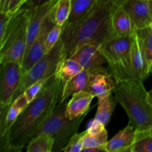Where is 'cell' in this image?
<instances>
[{
  "mask_svg": "<svg viewBox=\"0 0 152 152\" xmlns=\"http://www.w3.org/2000/svg\"><path fill=\"white\" fill-rule=\"evenodd\" d=\"M131 61L134 77L144 81L151 71L145 57L143 38L138 31L133 37L131 48Z\"/></svg>",
  "mask_w": 152,
  "mask_h": 152,
  "instance_id": "obj_13",
  "label": "cell"
},
{
  "mask_svg": "<svg viewBox=\"0 0 152 152\" xmlns=\"http://www.w3.org/2000/svg\"><path fill=\"white\" fill-rule=\"evenodd\" d=\"M101 151H103L99 148H88L83 150L82 152H101Z\"/></svg>",
  "mask_w": 152,
  "mask_h": 152,
  "instance_id": "obj_36",
  "label": "cell"
},
{
  "mask_svg": "<svg viewBox=\"0 0 152 152\" xmlns=\"http://www.w3.org/2000/svg\"><path fill=\"white\" fill-rule=\"evenodd\" d=\"M52 77H53V76H52ZM51 77L37 80L35 83L31 84V86H30V87H28V88L25 91V92H24L23 94L25 96V97H26V99H28L29 103L31 102H32V101L39 94L40 92L42 91V89L44 88L45 85L47 84V83L50 80V79L51 78Z\"/></svg>",
  "mask_w": 152,
  "mask_h": 152,
  "instance_id": "obj_29",
  "label": "cell"
},
{
  "mask_svg": "<svg viewBox=\"0 0 152 152\" xmlns=\"http://www.w3.org/2000/svg\"><path fill=\"white\" fill-rule=\"evenodd\" d=\"M102 43L92 42L79 48L70 58L77 60L83 69L92 71L104 66L106 59L102 51Z\"/></svg>",
  "mask_w": 152,
  "mask_h": 152,
  "instance_id": "obj_10",
  "label": "cell"
},
{
  "mask_svg": "<svg viewBox=\"0 0 152 152\" xmlns=\"http://www.w3.org/2000/svg\"><path fill=\"white\" fill-rule=\"evenodd\" d=\"M29 102L24 94L19 95L11 103L7 110L4 118L0 121V132L1 138H3L9 132L13 125L18 119L24 110L26 108Z\"/></svg>",
  "mask_w": 152,
  "mask_h": 152,
  "instance_id": "obj_18",
  "label": "cell"
},
{
  "mask_svg": "<svg viewBox=\"0 0 152 152\" xmlns=\"http://www.w3.org/2000/svg\"><path fill=\"white\" fill-rule=\"evenodd\" d=\"M150 133H151V134L152 135V127H151V129L150 130Z\"/></svg>",
  "mask_w": 152,
  "mask_h": 152,
  "instance_id": "obj_38",
  "label": "cell"
},
{
  "mask_svg": "<svg viewBox=\"0 0 152 152\" xmlns=\"http://www.w3.org/2000/svg\"><path fill=\"white\" fill-rule=\"evenodd\" d=\"M114 92L135 130L149 132L152 127V105L148 100V91L143 81L137 78L124 80L117 83Z\"/></svg>",
  "mask_w": 152,
  "mask_h": 152,
  "instance_id": "obj_3",
  "label": "cell"
},
{
  "mask_svg": "<svg viewBox=\"0 0 152 152\" xmlns=\"http://www.w3.org/2000/svg\"><path fill=\"white\" fill-rule=\"evenodd\" d=\"M68 102L66 100L60 103L59 102V105L55 107L53 112L39 128L33 137L34 138L42 133L50 134L54 140L53 152L62 151L70 139L77 133L82 122L88 114H84L74 120L68 118L65 115Z\"/></svg>",
  "mask_w": 152,
  "mask_h": 152,
  "instance_id": "obj_5",
  "label": "cell"
},
{
  "mask_svg": "<svg viewBox=\"0 0 152 152\" xmlns=\"http://www.w3.org/2000/svg\"><path fill=\"white\" fill-rule=\"evenodd\" d=\"M88 75L89 71L83 69L80 74L73 77L66 84L62 86L60 99H59V103L64 102V101H66L68 97L77 92L86 91Z\"/></svg>",
  "mask_w": 152,
  "mask_h": 152,
  "instance_id": "obj_19",
  "label": "cell"
},
{
  "mask_svg": "<svg viewBox=\"0 0 152 152\" xmlns=\"http://www.w3.org/2000/svg\"><path fill=\"white\" fill-rule=\"evenodd\" d=\"M133 37H114L102 45V51L117 83L135 78L131 61Z\"/></svg>",
  "mask_w": 152,
  "mask_h": 152,
  "instance_id": "obj_6",
  "label": "cell"
},
{
  "mask_svg": "<svg viewBox=\"0 0 152 152\" xmlns=\"http://www.w3.org/2000/svg\"><path fill=\"white\" fill-rule=\"evenodd\" d=\"M71 12L65 24L74 22L87 14L96 4L97 0H71Z\"/></svg>",
  "mask_w": 152,
  "mask_h": 152,
  "instance_id": "obj_23",
  "label": "cell"
},
{
  "mask_svg": "<svg viewBox=\"0 0 152 152\" xmlns=\"http://www.w3.org/2000/svg\"><path fill=\"white\" fill-rule=\"evenodd\" d=\"M111 26L115 37H133L137 32L123 5L117 6L111 10Z\"/></svg>",
  "mask_w": 152,
  "mask_h": 152,
  "instance_id": "obj_15",
  "label": "cell"
},
{
  "mask_svg": "<svg viewBox=\"0 0 152 152\" xmlns=\"http://www.w3.org/2000/svg\"><path fill=\"white\" fill-rule=\"evenodd\" d=\"M117 85L110 68L102 66L89 71L86 91L92 94L95 97H102L112 94Z\"/></svg>",
  "mask_w": 152,
  "mask_h": 152,
  "instance_id": "obj_9",
  "label": "cell"
},
{
  "mask_svg": "<svg viewBox=\"0 0 152 152\" xmlns=\"http://www.w3.org/2000/svg\"><path fill=\"white\" fill-rule=\"evenodd\" d=\"M97 99V111L94 118L98 121L101 122L105 126H107L114 112L117 101L116 97H113L112 94L99 97Z\"/></svg>",
  "mask_w": 152,
  "mask_h": 152,
  "instance_id": "obj_21",
  "label": "cell"
},
{
  "mask_svg": "<svg viewBox=\"0 0 152 152\" xmlns=\"http://www.w3.org/2000/svg\"><path fill=\"white\" fill-rule=\"evenodd\" d=\"M136 138L137 131L129 123L124 129L108 141L105 151L107 152H131Z\"/></svg>",
  "mask_w": 152,
  "mask_h": 152,
  "instance_id": "obj_16",
  "label": "cell"
},
{
  "mask_svg": "<svg viewBox=\"0 0 152 152\" xmlns=\"http://www.w3.org/2000/svg\"><path fill=\"white\" fill-rule=\"evenodd\" d=\"M111 10L96 3L83 17L65 24L61 39L63 43L62 59L70 58L82 45L92 42L102 44L115 37L111 26Z\"/></svg>",
  "mask_w": 152,
  "mask_h": 152,
  "instance_id": "obj_2",
  "label": "cell"
},
{
  "mask_svg": "<svg viewBox=\"0 0 152 152\" xmlns=\"http://www.w3.org/2000/svg\"><path fill=\"white\" fill-rule=\"evenodd\" d=\"M123 6L137 31L146 29L151 26L152 1L128 0Z\"/></svg>",
  "mask_w": 152,
  "mask_h": 152,
  "instance_id": "obj_12",
  "label": "cell"
},
{
  "mask_svg": "<svg viewBox=\"0 0 152 152\" xmlns=\"http://www.w3.org/2000/svg\"><path fill=\"white\" fill-rule=\"evenodd\" d=\"M128 0H97V4L103 7H107L112 10L117 6L123 5Z\"/></svg>",
  "mask_w": 152,
  "mask_h": 152,
  "instance_id": "obj_33",
  "label": "cell"
},
{
  "mask_svg": "<svg viewBox=\"0 0 152 152\" xmlns=\"http://www.w3.org/2000/svg\"><path fill=\"white\" fill-rule=\"evenodd\" d=\"M0 90V121L4 118L22 82V65L17 62L1 64Z\"/></svg>",
  "mask_w": 152,
  "mask_h": 152,
  "instance_id": "obj_8",
  "label": "cell"
},
{
  "mask_svg": "<svg viewBox=\"0 0 152 152\" xmlns=\"http://www.w3.org/2000/svg\"><path fill=\"white\" fill-rule=\"evenodd\" d=\"M56 23L54 22L53 16L51 15V11L43 23L42 29L39 34L34 42H33L29 52L26 55L22 62V71L23 74L28 72L39 59H41L46 53L45 48V42L46 36L50 29L53 28Z\"/></svg>",
  "mask_w": 152,
  "mask_h": 152,
  "instance_id": "obj_11",
  "label": "cell"
},
{
  "mask_svg": "<svg viewBox=\"0 0 152 152\" xmlns=\"http://www.w3.org/2000/svg\"><path fill=\"white\" fill-rule=\"evenodd\" d=\"M143 38L144 50L150 71L152 66V25L146 29L138 31Z\"/></svg>",
  "mask_w": 152,
  "mask_h": 152,
  "instance_id": "obj_27",
  "label": "cell"
},
{
  "mask_svg": "<svg viewBox=\"0 0 152 152\" xmlns=\"http://www.w3.org/2000/svg\"><path fill=\"white\" fill-rule=\"evenodd\" d=\"M71 12V0H58L52 9L51 15L56 25L63 26L69 19Z\"/></svg>",
  "mask_w": 152,
  "mask_h": 152,
  "instance_id": "obj_25",
  "label": "cell"
},
{
  "mask_svg": "<svg viewBox=\"0 0 152 152\" xmlns=\"http://www.w3.org/2000/svg\"><path fill=\"white\" fill-rule=\"evenodd\" d=\"M151 72L152 73V66H151Z\"/></svg>",
  "mask_w": 152,
  "mask_h": 152,
  "instance_id": "obj_39",
  "label": "cell"
},
{
  "mask_svg": "<svg viewBox=\"0 0 152 152\" xmlns=\"http://www.w3.org/2000/svg\"><path fill=\"white\" fill-rule=\"evenodd\" d=\"M28 10L19 9L13 14L4 37L0 40V63L17 62L22 65L30 20Z\"/></svg>",
  "mask_w": 152,
  "mask_h": 152,
  "instance_id": "obj_4",
  "label": "cell"
},
{
  "mask_svg": "<svg viewBox=\"0 0 152 152\" xmlns=\"http://www.w3.org/2000/svg\"><path fill=\"white\" fill-rule=\"evenodd\" d=\"M83 70V68L77 60L72 58H66L62 59L58 64L55 76L60 80L62 86Z\"/></svg>",
  "mask_w": 152,
  "mask_h": 152,
  "instance_id": "obj_20",
  "label": "cell"
},
{
  "mask_svg": "<svg viewBox=\"0 0 152 152\" xmlns=\"http://www.w3.org/2000/svg\"><path fill=\"white\" fill-rule=\"evenodd\" d=\"M10 0H0V13L7 11V7Z\"/></svg>",
  "mask_w": 152,
  "mask_h": 152,
  "instance_id": "obj_35",
  "label": "cell"
},
{
  "mask_svg": "<svg viewBox=\"0 0 152 152\" xmlns=\"http://www.w3.org/2000/svg\"><path fill=\"white\" fill-rule=\"evenodd\" d=\"M62 48L63 43L60 39L57 44L51 50L46 53L45 56L39 59L28 72L23 74L22 82L13 100L19 95L23 94L25 91L36 81L42 79L49 78L54 75L58 64L62 60Z\"/></svg>",
  "mask_w": 152,
  "mask_h": 152,
  "instance_id": "obj_7",
  "label": "cell"
},
{
  "mask_svg": "<svg viewBox=\"0 0 152 152\" xmlns=\"http://www.w3.org/2000/svg\"><path fill=\"white\" fill-rule=\"evenodd\" d=\"M54 140L46 133L37 135L28 142L26 151L28 152H53Z\"/></svg>",
  "mask_w": 152,
  "mask_h": 152,
  "instance_id": "obj_22",
  "label": "cell"
},
{
  "mask_svg": "<svg viewBox=\"0 0 152 152\" xmlns=\"http://www.w3.org/2000/svg\"><path fill=\"white\" fill-rule=\"evenodd\" d=\"M63 26L59 25H55L48 33L45 42V48L46 53L51 50L59 41L62 36Z\"/></svg>",
  "mask_w": 152,
  "mask_h": 152,
  "instance_id": "obj_28",
  "label": "cell"
},
{
  "mask_svg": "<svg viewBox=\"0 0 152 152\" xmlns=\"http://www.w3.org/2000/svg\"><path fill=\"white\" fill-rule=\"evenodd\" d=\"M131 152H152V135L149 132H137Z\"/></svg>",
  "mask_w": 152,
  "mask_h": 152,
  "instance_id": "obj_26",
  "label": "cell"
},
{
  "mask_svg": "<svg viewBox=\"0 0 152 152\" xmlns=\"http://www.w3.org/2000/svg\"><path fill=\"white\" fill-rule=\"evenodd\" d=\"M14 13H10L9 12L0 13V40L4 37L6 30Z\"/></svg>",
  "mask_w": 152,
  "mask_h": 152,
  "instance_id": "obj_31",
  "label": "cell"
},
{
  "mask_svg": "<svg viewBox=\"0 0 152 152\" xmlns=\"http://www.w3.org/2000/svg\"><path fill=\"white\" fill-rule=\"evenodd\" d=\"M53 0H27L23 5L21 7L20 9H24V10H28V11H32L37 7L42 5V4H46Z\"/></svg>",
  "mask_w": 152,
  "mask_h": 152,
  "instance_id": "obj_32",
  "label": "cell"
},
{
  "mask_svg": "<svg viewBox=\"0 0 152 152\" xmlns=\"http://www.w3.org/2000/svg\"><path fill=\"white\" fill-rule=\"evenodd\" d=\"M57 1L58 0H53V1H50L46 4L37 7L32 11H29L31 13V15H30V20L28 27L27 44L24 58L26 56V55L29 52L33 42L41 31L45 20L48 17V16L53 9V6L57 2Z\"/></svg>",
  "mask_w": 152,
  "mask_h": 152,
  "instance_id": "obj_14",
  "label": "cell"
},
{
  "mask_svg": "<svg viewBox=\"0 0 152 152\" xmlns=\"http://www.w3.org/2000/svg\"><path fill=\"white\" fill-rule=\"evenodd\" d=\"M108 141V132L105 129L96 133H88L86 130L83 137V151L88 148H99L103 151H106L105 147Z\"/></svg>",
  "mask_w": 152,
  "mask_h": 152,
  "instance_id": "obj_24",
  "label": "cell"
},
{
  "mask_svg": "<svg viewBox=\"0 0 152 152\" xmlns=\"http://www.w3.org/2000/svg\"><path fill=\"white\" fill-rule=\"evenodd\" d=\"M27 0H10L7 7V11L10 13H14L21 8Z\"/></svg>",
  "mask_w": 152,
  "mask_h": 152,
  "instance_id": "obj_34",
  "label": "cell"
},
{
  "mask_svg": "<svg viewBox=\"0 0 152 152\" xmlns=\"http://www.w3.org/2000/svg\"><path fill=\"white\" fill-rule=\"evenodd\" d=\"M149 1H152V0H149Z\"/></svg>",
  "mask_w": 152,
  "mask_h": 152,
  "instance_id": "obj_40",
  "label": "cell"
},
{
  "mask_svg": "<svg viewBox=\"0 0 152 152\" xmlns=\"http://www.w3.org/2000/svg\"><path fill=\"white\" fill-rule=\"evenodd\" d=\"M148 100L152 105V89L151 91H149L148 93Z\"/></svg>",
  "mask_w": 152,
  "mask_h": 152,
  "instance_id": "obj_37",
  "label": "cell"
},
{
  "mask_svg": "<svg viewBox=\"0 0 152 152\" xmlns=\"http://www.w3.org/2000/svg\"><path fill=\"white\" fill-rule=\"evenodd\" d=\"M94 97L92 94L86 91H82L73 94L67 104L65 110L66 117L74 120L88 114L92 108L90 107L91 102Z\"/></svg>",
  "mask_w": 152,
  "mask_h": 152,
  "instance_id": "obj_17",
  "label": "cell"
},
{
  "mask_svg": "<svg viewBox=\"0 0 152 152\" xmlns=\"http://www.w3.org/2000/svg\"><path fill=\"white\" fill-rule=\"evenodd\" d=\"M86 131L81 133H76L70 139L65 148L62 150L64 152H82L83 148V137Z\"/></svg>",
  "mask_w": 152,
  "mask_h": 152,
  "instance_id": "obj_30",
  "label": "cell"
},
{
  "mask_svg": "<svg viewBox=\"0 0 152 152\" xmlns=\"http://www.w3.org/2000/svg\"><path fill=\"white\" fill-rule=\"evenodd\" d=\"M61 91L62 83L54 74L19 115L7 134L1 138V151H22L53 112L59 102Z\"/></svg>",
  "mask_w": 152,
  "mask_h": 152,
  "instance_id": "obj_1",
  "label": "cell"
}]
</instances>
